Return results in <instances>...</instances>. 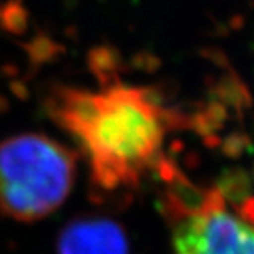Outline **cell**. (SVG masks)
<instances>
[{
    "label": "cell",
    "instance_id": "cell-1",
    "mask_svg": "<svg viewBox=\"0 0 254 254\" xmlns=\"http://www.w3.org/2000/svg\"><path fill=\"white\" fill-rule=\"evenodd\" d=\"M50 118L76 142L94 185L114 191L137 185L162 155L165 132L177 121L155 88L108 86L103 91L58 88Z\"/></svg>",
    "mask_w": 254,
    "mask_h": 254
},
{
    "label": "cell",
    "instance_id": "cell-2",
    "mask_svg": "<svg viewBox=\"0 0 254 254\" xmlns=\"http://www.w3.org/2000/svg\"><path fill=\"white\" fill-rule=\"evenodd\" d=\"M76 154L45 134L0 140V215L18 223L42 221L69 196Z\"/></svg>",
    "mask_w": 254,
    "mask_h": 254
},
{
    "label": "cell",
    "instance_id": "cell-3",
    "mask_svg": "<svg viewBox=\"0 0 254 254\" xmlns=\"http://www.w3.org/2000/svg\"><path fill=\"white\" fill-rule=\"evenodd\" d=\"M174 254H254V220L210 191L174 230Z\"/></svg>",
    "mask_w": 254,
    "mask_h": 254
},
{
    "label": "cell",
    "instance_id": "cell-4",
    "mask_svg": "<svg viewBox=\"0 0 254 254\" xmlns=\"http://www.w3.org/2000/svg\"><path fill=\"white\" fill-rule=\"evenodd\" d=\"M58 254H129L126 233L108 218H79L60 233Z\"/></svg>",
    "mask_w": 254,
    "mask_h": 254
},
{
    "label": "cell",
    "instance_id": "cell-5",
    "mask_svg": "<svg viewBox=\"0 0 254 254\" xmlns=\"http://www.w3.org/2000/svg\"><path fill=\"white\" fill-rule=\"evenodd\" d=\"M132 63L137 68L144 69V71H155L157 68L160 66V58L157 57L154 53H149V52H142V53H137Z\"/></svg>",
    "mask_w": 254,
    "mask_h": 254
},
{
    "label": "cell",
    "instance_id": "cell-6",
    "mask_svg": "<svg viewBox=\"0 0 254 254\" xmlns=\"http://www.w3.org/2000/svg\"><path fill=\"white\" fill-rule=\"evenodd\" d=\"M203 53L208 55L206 58H210L211 62H215L218 64H226L225 53H223L221 50H218V48H206V50H203Z\"/></svg>",
    "mask_w": 254,
    "mask_h": 254
},
{
    "label": "cell",
    "instance_id": "cell-7",
    "mask_svg": "<svg viewBox=\"0 0 254 254\" xmlns=\"http://www.w3.org/2000/svg\"><path fill=\"white\" fill-rule=\"evenodd\" d=\"M243 23H245V20H243V17H233L231 18V30H240L243 27Z\"/></svg>",
    "mask_w": 254,
    "mask_h": 254
}]
</instances>
